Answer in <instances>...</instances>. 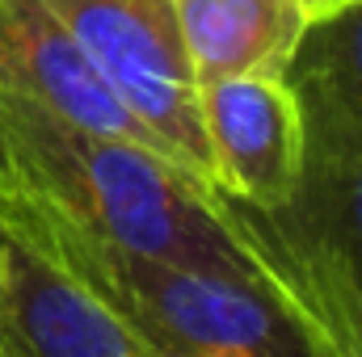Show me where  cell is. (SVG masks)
<instances>
[{
    "mask_svg": "<svg viewBox=\"0 0 362 357\" xmlns=\"http://www.w3.org/2000/svg\"><path fill=\"white\" fill-rule=\"evenodd\" d=\"M0 198L85 223L139 257L257 273L223 193L198 189L148 147L93 135L8 92H0Z\"/></svg>",
    "mask_w": 362,
    "mask_h": 357,
    "instance_id": "1",
    "label": "cell"
},
{
    "mask_svg": "<svg viewBox=\"0 0 362 357\" xmlns=\"http://www.w3.org/2000/svg\"><path fill=\"white\" fill-rule=\"evenodd\" d=\"M0 231L101 298L148 349L215 357H320L262 273L139 257L85 223L0 198Z\"/></svg>",
    "mask_w": 362,
    "mask_h": 357,
    "instance_id": "2",
    "label": "cell"
},
{
    "mask_svg": "<svg viewBox=\"0 0 362 357\" xmlns=\"http://www.w3.org/2000/svg\"><path fill=\"white\" fill-rule=\"evenodd\" d=\"M97 76L118 92V101L156 135L169 164L181 169L206 193L211 152L198 114V76L189 68L173 0H47Z\"/></svg>",
    "mask_w": 362,
    "mask_h": 357,
    "instance_id": "3",
    "label": "cell"
},
{
    "mask_svg": "<svg viewBox=\"0 0 362 357\" xmlns=\"http://www.w3.org/2000/svg\"><path fill=\"white\" fill-rule=\"evenodd\" d=\"M211 181L253 210H286L303 177V109L282 72H240L198 85Z\"/></svg>",
    "mask_w": 362,
    "mask_h": 357,
    "instance_id": "4",
    "label": "cell"
},
{
    "mask_svg": "<svg viewBox=\"0 0 362 357\" xmlns=\"http://www.w3.org/2000/svg\"><path fill=\"white\" fill-rule=\"evenodd\" d=\"M0 92L51 109L93 135L165 156L156 135L97 76L89 55L47 0H0Z\"/></svg>",
    "mask_w": 362,
    "mask_h": 357,
    "instance_id": "5",
    "label": "cell"
},
{
    "mask_svg": "<svg viewBox=\"0 0 362 357\" xmlns=\"http://www.w3.org/2000/svg\"><path fill=\"white\" fill-rule=\"evenodd\" d=\"M101 298L0 231V357H148Z\"/></svg>",
    "mask_w": 362,
    "mask_h": 357,
    "instance_id": "6",
    "label": "cell"
},
{
    "mask_svg": "<svg viewBox=\"0 0 362 357\" xmlns=\"http://www.w3.org/2000/svg\"><path fill=\"white\" fill-rule=\"evenodd\" d=\"M228 219L257 273L291 303L320 357H362V290L282 210L228 198Z\"/></svg>",
    "mask_w": 362,
    "mask_h": 357,
    "instance_id": "7",
    "label": "cell"
},
{
    "mask_svg": "<svg viewBox=\"0 0 362 357\" xmlns=\"http://www.w3.org/2000/svg\"><path fill=\"white\" fill-rule=\"evenodd\" d=\"M299 109L303 177L282 214L312 236L362 290V126L316 97H299Z\"/></svg>",
    "mask_w": 362,
    "mask_h": 357,
    "instance_id": "8",
    "label": "cell"
},
{
    "mask_svg": "<svg viewBox=\"0 0 362 357\" xmlns=\"http://www.w3.org/2000/svg\"><path fill=\"white\" fill-rule=\"evenodd\" d=\"M189 68L202 80L240 72H286L303 13L291 0H173Z\"/></svg>",
    "mask_w": 362,
    "mask_h": 357,
    "instance_id": "9",
    "label": "cell"
},
{
    "mask_svg": "<svg viewBox=\"0 0 362 357\" xmlns=\"http://www.w3.org/2000/svg\"><path fill=\"white\" fill-rule=\"evenodd\" d=\"M282 76L299 97H316L362 126V0L308 21Z\"/></svg>",
    "mask_w": 362,
    "mask_h": 357,
    "instance_id": "10",
    "label": "cell"
},
{
    "mask_svg": "<svg viewBox=\"0 0 362 357\" xmlns=\"http://www.w3.org/2000/svg\"><path fill=\"white\" fill-rule=\"evenodd\" d=\"M299 13H303V21H316V17H325V13H333L337 4H346V0H291Z\"/></svg>",
    "mask_w": 362,
    "mask_h": 357,
    "instance_id": "11",
    "label": "cell"
},
{
    "mask_svg": "<svg viewBox=\"0 0 362 357\" xmlns=\"http://www.w3.org/2000/svg\"><path fill=\"white\" fill-rule=\"evenodd\" d=\"M148 357H215V353H148Z\"/></svg>",
    "mask_w": 362,
    "mask_h": 357,
    "instance_id": "12",
    "label": "cell"
}]
</instances>
